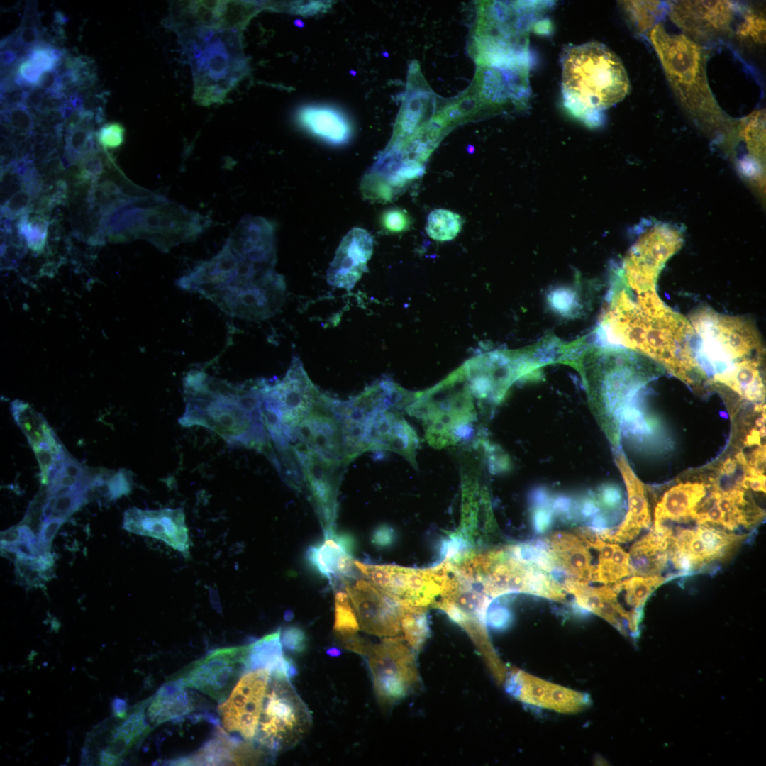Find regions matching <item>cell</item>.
<instances>
[{"label":"cell","instance_id":"1f68e13d","mask_svg":"<svg viewBox=\"0 0 766 766\" xmlns=\"http://www.w3.org/2000/svg\"><path fill=\"white\" fill-rule=\"evenodd\" d=\"M589 545L599 551V562L593 572V581L614 583L631 574L629 556L618 545L607 543L599 535Z\"/></svg>","mask_w":766,"mask_h":766},{"label":"cell","instance_id":"4fadbf2b","mask_svg":"<svg viewBox=\"0 0 766 766\" xmlns=\"http://www.w3.org/2000/svg\"><path fill=\"white\" fill-rule=\"evenodd\" d=\"M252 14L247 1H175L165 24L176 33L192 29L240 31Z\"/></svg>","mask_w":766,"mask_h":766},{"label":"cell","instance_id":"f907efd6","mask_svg":"<svg viewBox=\"0 0 766 766\" xmlns=\"http://www.w3.org/2000/svg\"><path fill=\"white\" fill-rule=\"evenodd\" d=\"M510 613L504 607L499 605L488 606L485 619L487 623L494 628L505 627L510 621Z\"/></svg>","mask_w":766,"mask_h":766},{"label":"cell","instance_id":"74e56055","mask_svg":"<svg viewBox=\"0 0 766 766\" xmlns=\"http://www.w3.org/2000/svg\"><path fill=\"white\" fill-rule=\"evenodd\" d=\"M747 460L742 451L733 457L726 459L720 467L718 475L711 480V491L723 494L743 489L741 483L747 474Z\"/></svg>","mask_w":766,"mask_h":766},{"label":"cell","instance_id":"9f6ffc18","mask_svg":"<svg viewBox=\"0 0 766 766\" xmlns=\"http://www.w3.org/2000/svg\"><path fill=\"white\" fill-rule=\"evenodd\" d=\"M550 514L544 510H538L533 516V529L537 533L545 532L551 525Z\"/></svg>","mask_w":766,"mask_h":766},{"label":"cell","instance_id":"9c48e42d","mask_svg":"<svg viewBox=\"0 0 766 766\" xmlns=\"http://www.w3.org/2000/svg\"><path fill=\"white\" fill-rule=\"evenodd\" d=\"M465 566L471 584L491 599L513 592L546 598L553 584L550 573L518 559L507 546L473 553Z\"/></svg>","mask_w":766,"mask_h":766},{"label":"cell","instance_id":"30bf717a","mask_svg":"<svg viewBox=\"0 0 766 766\" xmlns=\"http://www.w3.org/2000/svg\"><path fill=\"white\" fill-rule=\"evenodd\" d=\"M311 716L287 677L270 675L255 738L272 753L289 750L306 735Z\"/></svg>","mask_w":766,"mask_h":766},{"label":"cell","instance_id":"cb8c5ba5","mask_svg":"<svg viewBox=\"0 0 766 766\" xmlns=\"http://www.w3.org/2000/svg\"><path fill=\"white\" fill-rule=\"evenodd\" d=\"M562 585L565 591L574 596L576 603L582 608L601 616L621 632L625 631L623 621H627L632 633L638 632L641 618L623 608L612 587L593 588L570 577L565 578Z\"/></svg>","mask_w":766,"mask_h":766},{"label":"cell","instance_id":"5bb4252c","mask_svg":"<svg viewBox=\"0 0 766 766\" xmlns=\"http://www.w3.org/2000/svg\"><path fill=\"white\" fill-rule=\"evenodd\" d=\"M270 677L267 669L245 673L225 701L218 707L221 724L228 732L238 733L245 740L256 735Z\"/></svg>","mask_w":766,"mask_h":766},{"label":"cell","instance_id":"f35d334b","mask_svg":"<svg viewBox=\"0 0 766 766\" xmlns=\"http://www.w3.org/2000/svg\"><path fill=\"white\" fill-rule=\"evenodd\" d=\"M429 87L415 89L407 99L400 118L401 133H409L433 109L434 97Z\"/></svg>","mask_w":766,"mask_h":766},{"label":"cell","instance_id":"d6986e66","mask_svg":"<svg viewBox=\"0 0 766 766\" xmlns=\"http://www.w3.org/2000/svg\"><path fill=\"white\" fill-rule=\"evenodd\" d=\"M123 528L161 540L185 558L190 557L192 541L182 508L143 510L132 507L124 513Z\"/></svg>","mask_w":766,"mask_h":766},{"label":"cell","instance_id":"603a6c76","mask_svg":"<svg viewBox=\"0 0 766 766\" xmlns=\"http://www.w3.org/2000/svg\"><path fill=\"white\" fill-rule=\"evenodd\" d=\"M367 439L369 450L395 452L417 469L418 435L395 410H387L369 418Z\"/></svg>","mask_w":766,"mask_h":766},{"label":"cell","instance_id":"836d02e7","mask_svg":"<svg viewBox=\"0 0 766 766\" xmlns=\"http://www.w3.org/2000/svg\"><path fill=\"white\" fill-rule=\"evenodd\" d=\"M16 221L17 231L26 246L41 253L48 240L49 214L32 207Z\"/></svg>","mask_w":766,"mask_h":766},{"label":"cell","instance_id":"3957f363","mask_svg":"<svg viewBox=\"0 0 766 766\" xmlns=\"http://www.w3.org/2000/svg\"><path fill=\"white\" fill-rule=\"evenodd\" d=\"M262 379L233 384L202 370L183 379L186 427L199 426L216 433L230 446L253 448L268 457L273 451L262 417Z\"/></svg>","mask_w":766,"mask_h":766},{"label":"cell","instance_id":"7a4b0ae2","mask_svg":"<svg viewBox=\"0 0 766 766\" xmlns=\"http://www.w3.org/2000/svg\"><path fill=\"white\" fill-rule=\"evenodd\" d=\"M603 326L610 342L645 355L680 379L694 365L693 328L661 301L655 284H614Z\"/></svg>","mask_w":766,"mask_h":766},{"label":"cell","instance_id":"44dd1931","mask_svg":"<svg viewBox=\"0 0 766 766\" xmlns=\"http://www.w3.org/2000/svg\"><path fill=\"white\" fill-rule=\"evenodd\" d=\"M356 541L351 533L338 532L335 528L323 530V539L306 550L307 565L317 574L329 581L356 577L353 553Z\"/></svg>","mask_w":766,"mask_h":766},{"label":"cell","instance_id":"6125c7cd","mask_svg":"<svg viewBox=\"0 0 766 766\" xmlns=\"http://www.w3.org/2000/svg\"><path fill=\"white\" fill-rule=\"evenodd\" d=\"M57 111L60 114V117L65 120L70 119L74 113V109L72 105L67 101H63L58 106Z\"/></svg>","mask_w":766,"mask_h":766},{"label":"cell","instance_id":"4316f807","mask_svg":"<svg viewBox=\"0 0 766 766\" xmlns=\"http://www.w3.org/2000/svg\"><path fill=\"white\" fill-rule=\"evenodd\" d=\"M672 535L670 528L660 531L653 529L636 541L628 554L631 574L642 577L660 575L670 557Z\"/></svg>","mask_w":766,"mask_h":766},{"label":"cell","instance_id":"680465c9","mask_svg":"<svg viewBox=\"0 0 766 766\" xmlns=\"http://www.w3.org/2000/svg\"><path fill=\"white\" fill-rule=\"evenodd\" d=\"M20 536L18 526L1 533V545L13 543L18 540Z\"/></svg>","mask_w":766,"mask_h":766},{"label":"cell","instance_id":"6da1fadb","mask_svg":"<svg viewBox=\"0 0 766 766\" xmlns=\"http://www.w3.org/2000/svg\"><path fill=\"white\" fill-rule=\"evenodd\" d=\"M272 224L260 217L243 218L221 250L177 281L199 293L232 317L256 321L275 315L285 297V283L274 270Z\"/></svg>","mask_w":766,"mask_h":766},{"label":"cell","instance_id":"7c38bea8","mask_svg":"<svg viewBox=\"0 0 766 766\" xmlns=\"http://www.w3.org/2000/svg\"><path fill=\"white\" fill-rule=\"evenodd\" d=\"M250 649V645L216 649L169 679L179 680L222 703L246 672Z\"/></svg>","mask_w":766,"mask_h":766},{"label":"cell","instance_id":"db71d44e","mask_svg":"<svg viewBox=\"0 0 766 766\" xmlns=\"http://www.w3.org/2000/svg\"><path fill=\"white\" fill-rule=\"evenodd\" d=\"M396 539V533L389 526L383 524L374 529L371 541L374 545L378 548H387L391 546Z\"/></svg>","mask_w":766,"mask_h":766},{"label":"cell","instance_id":"f6af8a7d","mask_svg":"<svg viewBox=\"0 0 766 766\" xmlns=\"http://www.w3.org/2000/svg\"><path fill=\"white\" fill-rule=\"evenodd\" d=\"M126 130L118 122L103 124L95 133V139L103 150L116 149L124 143Z\"/></svg>","mask_w":766,"mask_h":766},{"label":"cell","instance_id":"277c9868","mask_svg":"<svg viewBox=\"0 0 766 766\" xmlns=\"http://www.w3.org/2000/svg\"><path fill=\"white\" fill-rule=\"evenodd\" d=\"M561 62L565 106L589 126H599L601 112L621 101L630 91L623 62L603 43L591 41L570 47Z\"/></svg>","mask_w":766,"mask_h":766},{"label":"cell","instance_id":"4dcf8cb0","mask_svg":"<svg viewBox=\"0 0 766 766\" xmlns=\"http://www.w3.org/2000/svg\"><path fill=\"white\" fill-rule=\"evenodd\" d=\"M257 669H267L270 675L290 678L294 675L292 662L283 653L280 628L250 644L245 671Z\"/></svg>","mask_w":766,"mask_h":766},{"label":"cell","instance_id":"52a82bcc","mask_svg":"<svg viewBox=\"0 0 766 766\" xmlns=\"http://www.w3.org/2000/svg\"><path fill=\"white\" fill-rule=\"evenodd\" d=\"M647 35L684 106L695 116H718L721 111L707 83L704 48L685 34L667 32L660 23L651 28Z\"/></svg>","mask_w":766,"mask_h":766},{"label":"cell","instance_id":"e575fe53","mask_svg":"<svg viewBox=\"0 0 766 766\" xmlns=\"http://www.w3.org/2000/svg\"><path fill=\"white\" fill-rule=\"evenodd\" d=\"M238 742L231 740L219 731L215 738L209 741L200 750L189 757L174 761V765H218L233 762V750Z\"/></svg>","mask_w":766,"mask_h":766},{"label":"cell","instance_id":"94428289","mask_svg":"<svg viewBox=\"0 0 766 766\" xmlns=\"http://www.w3.org/2000/svg\"><path fill=\"white\" fill-rule=\"evenodd\" d=\"M0 58L1 65L4 67L11 65L13 62H15L16 60H20L16 52L11 49H5L3 51L1 50Z\"/></svg>","mask_w":766,"mask_h":766},{"label":"cell","instance_id":"d590c367","mask_svg":"<svg viewBox=\"0 0 766 766\" xmlns=\"http://www.w3.org/2000/svg\"><path fill=\"white\" fill-rule=\"evenodd\" d=\"M11 412L14 421L27 438L30 445L48 438L54 433L43 416L38 413L27 403L18 400L12 402Z\"/></svg>","mask_w":766,"mask_h":766},{"label":"cell","instance_id":"e0dca14e","mask_svg":"<svg viewBox=\"0 0 766 766\" xmlns=\"http://www.w3.org/2000/svg\"><path fill=\"white\" fill-rule=\"evenodd\" d=\"M345 587L362 630L378 636H393L401 627V606L372 582L357 579Z\"/></svg>","mask_w":766,"mask_h":766},{"label":"cell","instance_id":"ac0fdd59","mask_svg":"<svg viewBox=\"0 0 766 766\" xmlns=\"http://www.w3.org/2000/svg\"><path fill=\"white\" fill-rule=\"evenodd\" d=\"M321 393L318 401L295 429L296 440L334 465H344L341 421Z\"/></svg>","mask_w":766,"mask_h":766},{"label":"cell","instance_id":"7bdbcfd3","mask_svg":"<svg viewBox=\"0 0 766 766\" xmlns=\"http://www.w3.org/2000/svg\"><path fill=\"white\" fill-rule=\"evenodd\" d=\"M765 122L764 110L751 113L741 122L740 128L750 150L756 155H763L765 148Z\"/></svg>","mask_w":766,"mask_h":766},{"label":"cell","instance_id":"91938a15","mask_svg":"<svg viewBox=\"0 0 766 766\" xmlns=\"http://www.w3.org/2000/svg\"><path fill=\"white\" fill-rule=\"evenodd\" d=\"M66 100L72 105L76 112L81 111L85 108V98L82 94H79L78 91L70 94Z\"/></svg>","mask_w":766,"mask_h":766},{"label":"cell","instance_id":"5b68a950","mask_svg":"<svg viewBox=\"0 0 766 766\" xmlns=\"http://www.w3.org/2000/svg\"><path fill=\"white\" fill-rule=\"evenodd\" d=\"M176 34L191 66L194 101L202 106L223 103L248 72L240 31L193 29Z\"/></svg>","mask_w":766,"mask_h":766},{"label":"cell","instance_id":"d4e9b609","mask_svg":"<svg viewBox=\"0 0 766 766\" xmlns=\"http://www.w3.org/2000/svg\"><path fill=\"white\" fill-rule=\"evenodd\" d=\"M558 570L578 582L593 581L594 567L589 547L577 535L565 531L553 533L546 540Z\"/></svg>","mask_w":766,"mask_h":766},{"label":"cell","instance_id":"e7e4bbea","mask_svg":"<svg viewBox=\"0 0 766 766\" xmlns=\"http://www.w3.org/2000/svg\"><path fill=\"white\" fill-rule=\"evenodd\" d=\"M69 20V17L60 11L54 13V22L60 26L67 23Z\"/></svg>","mask_w":766,"mask_h":766},{"label":"cell","instance_id":"484cf974","mask_svg":"<svg viewBox=\"0 0 766 766\" xmlns=\"http://www.w3.org/2000/svg\"><path fill=\"white\" fill-rule=\"evenodd\" d=\"M618 465L628 491V511L624 521L614 533L604 535L601 539L611 542L625 543L633 540L642 529L650 524V515L643 484L635 477L622 456Z\"/></svg>","mask_w":766,"mask_h":766},{"label":"cell","instance_id":"ee69618b","mask_svg":"<svg viewBox=\"0 0 766 766\" xmlns=\"http://www.w3.org/2000/svg\"><path fill=\"white\" fill-rule=\"evenodd\" d=\"M736 34L744 40H750L755 43H765V18L762 13L748 11L737 28Z\"/></svg>","mask_w":766,"mask_h":766},{"label":"cell","instance_id":"c3c4849f","mask_svg":"<svg viewBox=\"0 0 766 766\" xmlns=\"http://www.w3.org/2000/svg\"><path fill=\"white\" fill-rule=\"evenodd\" d=\"M281 641L287 650L294 653L303 652L307 645L306 633L296 626H290L284 629Z\"/></svg>","mask_w":766,"mask_h":766},{"label":"cell","instance_id":"681fc988","mask_svg":"<svg viewBox=\"0 0 766 766\" xmlns=\"http://www.w3.org/2000/svg\"><path fill=\"white\" fill-rule=\"evenodd\" d=\"M65 520V518L54 517L42 525L37 537L40 554L49 552L55 533Z\"/></svg>","mask_w":766,"mask_h":766},{"label":"cell","instance_id":"ba28073f","mask_svg":"<svg viewBox=\"0 0 766 766\" xmlns=\"http://www.w3.org/2000/svg\"><path fill=\"white\" fill-rule=\"evenodd\" d=\"M405 411L423 422L426 439L435 448L470 439L477 418L472 394L461 367L435 387L418 392Z\"/></svg>","mask_w":766,"mask_h":766},{"label":"cell","instance_id":"be15d7a7","mask_svg":"<svg viewBox=\"0 0 766 766\" xmlns=\"http://www.w3.org/2000/svg\"><path fill=\"white\" fill-rule=\"evenodd\" d=\"M65 51L52 46L50 49V55L55 62V65L60 62L65 56Z\"/></svg>","mask_w":766,"mask_h":766},{"label":"cell","instance_id":"f5cc1de1","mask_svg":"<svg viewBox=\"0 0 766 766\" xmlns=\"http://www.w3.org/2000/svg\"><path fill=\"white\" fill-rule=\"evenodd\" d=\"M410 223L408 214L403 211L392 210L384 216V224L390 231H401L409 228Z\"/></svg>","mask_w":766,"mask_h":766},{"label":"cell","instance_id":"f546056e","mask_svg":"<svg viewBox=\"0 0 766 766\" xmlns=\"http://www.w3.org/2000/svg\"><path fill=\"white\" fill-rule=\"evenodd\" d=\"M186 688L179 680L169 679L162 685L150 699L147 710L150 722L157 726L194 711L195 701Z\"/></svg>","mask_w":766,"mask_h":766},{"label":"cell","instance_id":"9a60e30c","mask_svg":"<svg viewBox=\"0 0 766 766\" xmlns=\"http://www.w3.org/2000/svg\"><path fill=\"white\" fill-rule=\"evenodd\" d=\"M380 701L392 703L405 694L414 676L413 658L400 638L370 645L365 654Z\"/></svg>","mask_w":766,"mask_h":766},{"label":"cell","instance_id":"816d5d0a","mask_svg":"<svg viewBox=\"0 0 766 766\" xmlns=\"http://www.w3.org/2000/svg\"><path fill=\"white\" fill-rule=\"evenodd\" d=\"M16 71L26 80L35 87L41 75L44 72L36 63L25 58L18 60Z\"/></svg>","mask_w":766,"mask_h":766},{"label":"cell","instance_id":"8d00e7d4","mask_svg":"<svg viewBox=\"0 0 766 766\" xmlns=\"http://www.w3.org/2000/svg\"><path fill=\"white\" fill-rule=\"evenodd\" d=\"M665 577L657 576H634L619 582L612 587L614 590L624 593L626 604L633 610L642 611L650 595L661 584L666 582Z\"/></svg>","mask_w":766,"mask_h":766},{"label":"cell","instance_id":"8992f818","mask_svg":"<svg viewBox=\"0 0 766 766\" xmlns=\"http://www.w3.org/2000/svg\"><path fill=\"white\" fill-rule=\"evenodd\" d=\"M211 220L152 192L121 208L111 217L106 237L113 242L143 239L163 252L196 239Z\"/></svg>","mask_w":766,"mask_h":766},{"label":"cell","instance_id":"f1b7e54d","mask_svg":"<svg viewBox=\"0 0 766 766\" xmlns=\"http://www.w3.org/2000/svg\"><path fill=\"white\" fill-rule=\"evenodd\" d=\"M149 701L140 704L121 725L112 731L109 746L99 754L100 760L104 765H118L128 750L150 731L151 728L146 723L145 714Z\"/></svg>","mask_w":766,"mask_h":766},{"label":"cell","instance_id":"d6a6232c","mask_svg":"<svg viewBox=\"0 0 766 766\" xmlns=\"http://www.w3.org/2000/svg\"><path fill=\"white\" fill-rule=\"evenodd\" d=\"M93 128L78 123L74 119L65 128V146L61 162L64 167L76 165L88 155L99 150Z\"/></svg>","mask_w":766,"mask_h":766},{"label":"cell","instance_id":"6f0895ef","mask_svg":"<svg viewBox=\"0 0 766 766\" xmlns=\"http://www.w3.org/2000/svg\"><path fill=\"white\" fill-rule=\"evenodd\" d=\"M127 708V702L122 699L116 697L111 701L112 711L118 718L124 719L128 716Z\"/></svg>","mask_w":766,"mask_h":766},{"label":"cell","instance_id":"83f0119b","mask_svg":"<svg viewBox=\"0 0 766 766\" xmlns=\"http://www.w3.org/2000/svg\"><path fill=\"white\" fill-rule=\"evenodd\" d=\"M703 483H679L668 489L655 509L654 526L666 521H687L694 519L696 509L706 496Z\"/></svg>","mask_w":766,"mask_h":766},{"label":"cell","instance_id":"ffe728a7","mask_svg":"<svg viewBox=\"0 0 766 766\" xmlns=\"http://www.w3.org/2000/svg\"><path fill=\"white\" fill-rule=\"evenodd\" d=\"M735 11L728 1H679L670 4V16L694 40L729 31Z\"/></svg>","mask_w":766,"mask_h":766},{"label":"cell","instance_id":"7402d4cb","mask_svg":"<svg viewBox=\"0 0 766 766\" xmlns=\"http://www.w3.org/2000/svg\"><path fill=\"white\" fill-rule=\"evenodd\" d=\"M373 251V240L364 229L354 228L341 240L327 272L328 283L352 289L367 270Z\"/></svg>","mask_w":766,"mask_h":766},{"label":"cell","instance_id":"11a10c76","mask_svg":"<svg viewBox=\"0 0 766 766\" xmlns=\"http://www.w3.org/2000/svg\"><path fill=\"white\" fill-rule=\"evenodd\" d=\"M743 489H751L755 492L765 493V474H746L741 483Z\"/></svg>","mask_w":766,"mask_h":766},{"label":"cell","instance_id":"bcb514c9","mask_svg":"<svg viewBox=\"0 0 766 766\" xmlns=\"http://www.w3.org/2000/svg\"><path fill=\"white\" fill-rule=\"evenodd\" d=\"M84 490L76 489L56 496L52 518H67L85 504Z\"/></svg>","mask_w":766,"mask_h":766},{"label":"cell","instance_id":"b9f144b4","mask_svg":"<svg viewBox=\"0 0 766 766\" xmlns=\"http://www.w3.org/2000/svg\"><path fill=\"white\" fill-rule=\"evenodd\" d=\"M333 629L337 636L355 634L360 628L357 615L347 592L335 594Z\"/></svg>","mask_w":766,"mask_h":766},{"label":"cell","instance_id":"2e32d148","mask_svg":"<svg viewBox=\"0 0 766 766\" xmlns=\"http://www.w3.org/2000/svg\"><path fill=\"white\" fill-rule=\"evenodd\" d=\"M293 449L323 530L335 528L341 466L329 462L299 443Z\"/></svg>","mask_w":766,"mask_h":766},{"label":"cell","instance_id":"7dc6e473","mask_svg":"<svg viewBox=\"0 0 766 766\" xmlns=\"http://www.w3.org/2000/svg\"><path fill=\"white\" fill-rule=\"evenodd\" d=\"M132 473L126 469L116 471L107 482L108 495L111 500L127 495L131 490Z\"/></svg>","mask_w":766,"mask_h":766},{"label":"cell","instance_id":"60d3db41","mask_svg":"<svg viewBox=\"0 0 766 766\" xmlns=\"http://www.w3.org/2000/svg\"><path fill=\"white\" fill-rule=\"evenodd\" d=\"M624 9L631 23L639 32L648 31L662 13L660 1H626Z\"/></svg>","mask_w":766,"mask_h":766},{"label":"cell","instance_id":"8fae6325","mask_svg":"<svg viewBox=\"0 0 766 766\" xmlns=\"http://www.w3.org/2000/svg\"><path fill=\"white\" fill-rule=\"evenodd\" d=\"M262 404L272 409L296 440L295 429L318 401L321 393L309 377L301 360L294 356L284 377L270 383L262 379Z\"/></svg>","mask_w":766,"mask_h":766},{"label":"cell","instance_id":"ab89813d","mask_svg":"<svg viewBox=\"0 0 766 766\" xmlns=\"http://www.w3.org/2000/svg\"><path fill=\"white\" fill-rule=\"evenodd\" d=\"M461 226L462 220L458 214L439 209L433 211L428 216L426 230L433 240L447 241L457 236Z\"/></svg>","mask_w":766,"mask_h":766}]
</instances>
